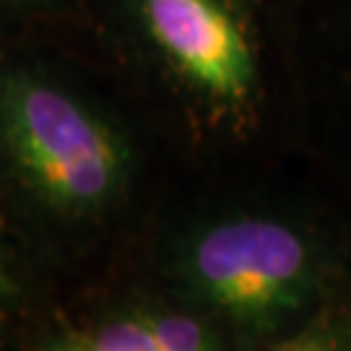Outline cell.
Wrapping results in <instances>:
<instances>
[{
  "instance_id": "cell-1",
  "label": "cell",
  "mask_w": 351,
  "mask_h": 351,
  "mask_svg": "<svg viewBox=\"0 0 351 351\" xmlns=\"http://www.w3.org/2000/svg\"><path fill=\"white\" fill-rule=\"evenodd\" d=\"M0 172L63 224L97 221L128 193L125 136L94 101L34 65L0 71Z\"/></svg>"
},
{
  "instance_id": "cell-2",
  "label": "cell",
  "mask_w": 351,
  "mask_h": 351,
  "mask_svg": "<svg viewBox=\"0 0 351 351\" xmlns=\"http://www.w3.org/2000/svg\"><path fill=\"white\" fill-rule=\"evenodd\" d=\"M190 307L239 330H271L310 302L320 258L302 229L265 213L193 226L175 252Z\"/></svg>"
},
{
  "instance_id": "cell-3",
  "label": "cell",
  "mask_w": 351,
  "mask_h": 351,
  "mask_svg": "<svg viewBox=\"0 0 351 351\" xmlns=\"http://www.w3.org/2000/svg\"><path fill=\"white\" fill-rule=\"evenodd\" d=\"M162 68L203 110L242 114L258 91L250 29L234 0H128Z\"/></svg>"
},
{
  "instance_id": "cell-4",
  "label": "cell",
  "mask_w": 351,
  "mask_h": 351,
  "mask_svg": "<svg viewBox=\"0 0 351 351\" xmlns=\"http://www.w3.org/2000/svg\"><path fill=\"white\" fill-rule=\"evenodd\" d=\"M50 351H208L221 346V333L198 310L120 307L94 317L65 320L34 343Z\"/></svg>"
},
{
  "instance_id": "cell-5",
  "label": "cell",
  "mask_w": 351,
  "mask_h": 351,
  "mask_svg": "<svg viewBox=\"0 0 351 351\" xmlns=\"http://www.w3.org/2000/svg\"><path fill=\"white\" fill-rule=\"evenodd\" d=\"M26 302H29V284L24 268L16 261V255L0 242V330L13 317L24 313Z\"/></svg>"
},
{
  "instance_id": "cell-6",
  "label": "cell",
  "mask_w": 351,
  "mask_h": 351,
  "mask_svg": "<svg viewBox=\"0 0 351 351\" xmlns=\"http://www.w3.org/2000/svg\"><path fill=\"white\" fill-rule=\"evenodd\" d=\"M32 3H39V0H0V5H32Z\"/></svg>"
}]
</instances>
